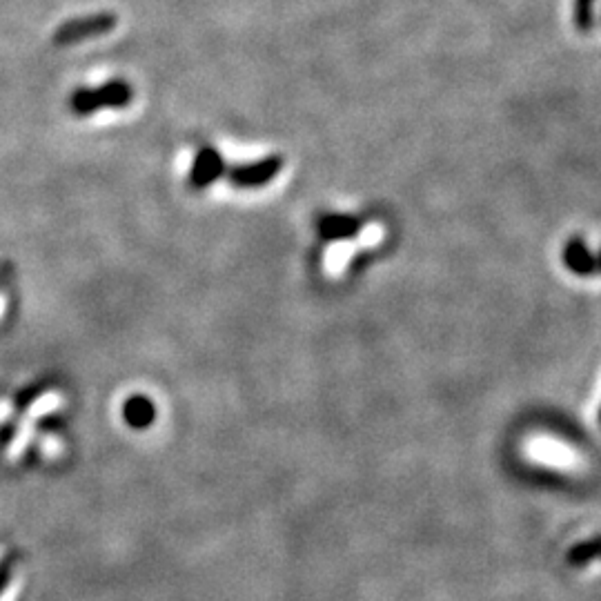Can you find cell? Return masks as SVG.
Segmentation results:
<instances>
[{
    "label": "cell",
    "mask_w": 601,
    "mask_h": 601,
    "mask_svg": "<svg viewBox=\"0 0 601 601\" xmlns=\"http://www.w3.org/2000/svg\"><path fill=\"white\" fill-rule=\"evenodd\" d=\"M132 98V85L123 81V78H114V81H107L98 87H78L70 96V110L76 116H92L98 110H105V107L121 110V107L132 103Z\"/></svg>",
    "instance_id": "obj_1"
},
{
    "label": "cell",
    "mask_w": 601,
    "mask_h": 601,
    "mask_svg": "<svg viewBox=\"0 0 601 601\" xmlns=\"http://www.w3.org/2000/svg\"><path fill=\"white\" fill-rule=\"evenodd\" d=\"M18 561H21L18 553H9V555H5L3 559H0V595L5 593V588L9 586V581H12V577L16 573Z\"/></svg>",
    "instance_id": "obj_9"
},
{
    "label": "cell",
    "mask_w": 601,
    "mask_h": 601,
    "mask_svg": "<svg viewBox=\"0 0 601 601\" xmlns=\"http://www.w3.org/2000/svg\"><path fill=\"white\" fill-rule=\"evenodd\" d=\"M154 406L150 403V399L145 397H132L127 399L125 408H123V417L125 421L130 423L132 428H147L154 421Z\"/></svg>",
    "instance_id": "obj_6"
},
{
    "label": "cell",
    "mask_w": 601,
    "mask_h": 601,
    "mask_svg": "<svg viewBox=\"0 0 601 601\" xmlns=\"http://www.w3.org/2000/svg\"><path fill=\"white\" fill-rule=\"evenodd\" d=\"M225 161L223 156L214 150V147H203L199 154L194 156L192 170H190V185L194 190H203V187H210L216 183L225 174Z\"/></svg>",
    "instance_id": "obj_4"
},
{
    "label": "cell",
    "mask_w": 601,
    "mask_h": 601,
    "mask_svg": "<svg viewBox=\"0 0 601 601\" xmlns=\"http://www.w3.org/2000/svg\"><path fill=\"white\" fill-rule=\"evenodd\" d=\"M593 3L595 0H575V27L584 34H588L595 25Z\"/></svg>",
    "instance_id": "obj_8"
},
{
    "label": "cell",
    "mask_w": 601,
    "mask_h": 601,
    "mask_svg": "<svg viewBox=\"0 0 601 601\" xmlns=\"http://www.w3.org/2000/svg\"><path fill=\"white\" fill-rule=\"evenodd\" d=\"M319 232L323 239L330 241H341V239H350V236L359 234V221L352 219V216H323L319 221Z\"/></svg>",
    "instance_id": "obj_5"
},
{
    "label": "cell",
    "mask_w": 601,
    "mask_h": 601,
    "mask_svg": "<svg viewBox=\"0 0 601 601\" xmlns=\"http://www.w3.org/2000/svg\"><path fill=\"white\" fill-rule=\"evenodd\" d=\"M564 259L570 265V270H575L579 274H588L595 270V256L590 254V250L581 241H570L566 245Z\"/></svg>",
    "instance_id": "obj_7"
},
{
    "label": "cell",
    "mask_w": 601,
    "mask_h": 601,
    "mask_svg": "<svg viewBox=\"0 0 601 601\" xmlns=\"http://www.w3.org/2000/svg\"><path fill=\"white\" fill-rule=\"evenodd\" d=\"M595 553H597V541H590V544L584 548V546H579L577 550H575V555H573V561H577V564H581V561H588L590 557H595Z\"/></svg>",
    "instance_id": "obj_10"
},
{
    "label": "cell",
    "mask_w": 601,
    "mask_h": 601,
    "mask_svg": "<svg viewBox=\"0 0 601 601\" xmlns=\"http://www.w3.org/2000/svg\"><path fill=\"white\" fill-rule=\"evenodd\" d=\"M116 25H118V18L112 12H98V14L74 18V21H67L56 29L54 45L70 47V45L92 41V38H101L105 34L114 32Z\"/></svg>",
    "instance_id": "obj_2"
},
{
    "label": "cell",
    "mask_w": 601,
    "mask_h": 601,
    "mask_svg": "<svg viewBox=\"0 0 601 601\" xmlns=\"http://www.w3.org/2000/svg\"><path fill=\"white\" fill-rule=\"evenodd\" d=\"M283 170V156H265V159L248 163V165H236L232 170H225L228 174V181L234 187H241V190H252V187H261L268 185L274 176Z\"/></svg>",
    "instance_id": "obj_3"
}]
</instances>
